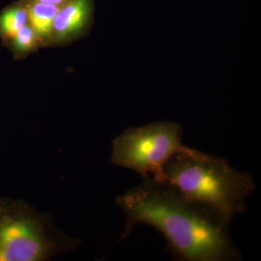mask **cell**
<instances>
[{
	"instance_id": "obj_4",
	"label": "cell",
	"mask_w": 261,
	"mask_h": 261,
	"mask_svg": "<svg viewBox=\"0 0 261 261\" xmlns=\"http://www.w3.org/2000/svg\"><path fill=\"white\" fill-rule=\"evenodd\" d=\"M178 123L159 121L123 130L113 142L111 162L143 178L163 181V168L171 155L189 147L181 142Z\"/></svg>"
},
{
	"instance_id": "obj_5",
	"label": "cell",
	"mask_w": 261,
	"mask_h": 261,
	"mask_svg": "<svg viewBox=\"0 0 261 261\" xmlns=\"http://www.w3.org/2000/svg\"><path fill=\"white\" fill-rule=\"evenodd\" d=\"M94 0H71L60 8L53 25V45L73 42L88 31L93 20Z\"/></svg>"
},
{
	"instance_id": "obj_9",
	"label": "cell",
	"mask_w": 261,
	"mask_h": 261,
	"mask_svg": "<svg viewBox=\"0 0 261 261\" xmlns=\"http://www.w3.org/2000/svg\"><path fill=\"white\" fill-rule=\"evenodd\" d=\"M29 3H39L44 4L56 5V6L62 7L67 3H69L71 0H23Z\"/></svg>"
},
{
	"instance_id": "obj_8",
	"label": "cell",
	"mask_w": 261,
	"mask_h": 261,
	"mask_svg": "<svg viewBox=\"0 0 261 261\" xmlns=\"http://www.w3.org/2000/svg\"><path fill=\"white\" fill-rule=\"evenodd\" d=\"M3 45L10 49L15 60L23 59L40 48L37 36L29 23Z\"/></svg>"
},
{
	"instance_id": "obj_1",
	"label": "cell",
	"mask_w": 261,
	"mask_h": 261,
	"mask_svg": "<svg viewBox=\"0 0 261 261\" xmlns=\"http://www.w3.org/2000/svg\"><path fill=\"white\" fill-rule=\"evenodd\" d=\"M126 217L119 241L134 228L152 226L166 240L176 261H238L242 252L230 233L231 221L165 181L149 178L116 198Z\"/></svg>"
},
{
	"instance_id": "obj_6",
	"label": "cell",
	"mask_w": 261,
	"mask_h": 261,
	"mask_svg": "<svg viewBox=\"0 0 261 261\" xmlns=\"http://www.w3.org/2000/svg\"><path fill=\"white\" fill-rule=\"evenodd\" d=\"M22 1L27 8L28 23L35 33L40 47L53 45L54 20L61 7Z\"/></svg>"
},
{
	"instance_id": "obj_2",
	"label": "cell",
	"mask_w": 261,
	"mask_h": 261,
	"mask_svg": "<svg viewBox=\"0 0 261 261\" xmlns=\"http://www.w3.org/2000/svg\"><path fill=\"white\" fill-rule=\"evenodd\" d=\"M163 181L212 207L231 222L246 211L247 197L256 188L250 173L235 169L224 157L191 147L176 152L166 161Z\"/></svg>"
},
{
	"instance_id": "obj_7",
	"label": "cell",
	"mask_w": 261,
	"mask_h": 261,
	"mask_svg": "<svg viewBox=\"0 0 261 261\" xmlns=\"http://www.w3.org/2000/svg\"><path fill=\"white\" fill-rule=\"evenodd\" d=\"M28 22L27 8L22 0L5 7L0 12V39L3 44L14 37Z\"/></svg>"
},
{
	"instance_id": "obj_3",
	"label": "cell",
	"mask_w": 261,
	"mask_h": 261,
	"mask_svg": "<svg viewBox=\"0 0 261 261\" xmlns=\"http://www.w3.org/2000/svg\"><path fill=\"white\" fill-rule=\"evenodd\" d=\"M82 240L63 233L47 213L21 199L0 197V261H48Z\"/></svg>"
}]
</instances>
